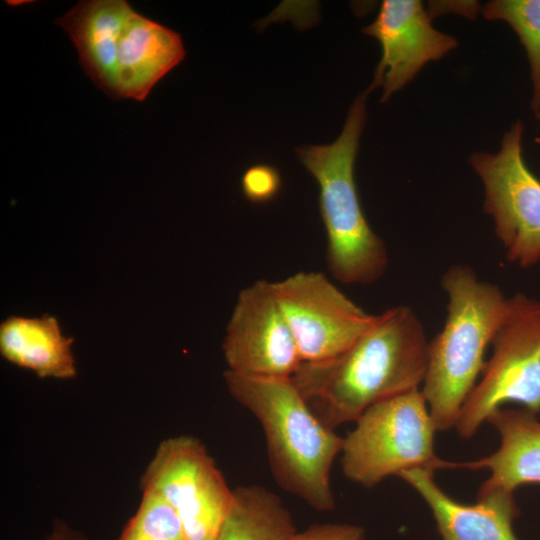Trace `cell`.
<instances>
[{
  "label": "cell",
  "mask_w": 540,
  "mask_h": 540,
  "mask_svg": "<svg viewBox=\"0 0 540 540\" xmlns=\"http://www.w3.org/2000/svg\"><path fill=\"white\" fill-rule=\"evenodd\" d=\"M132 10L124 0L80 1L55 20L73 42L86 75L111 97L115 43Z\"/></svg>",
  "instance_id": "cell-15"
},
{
  "label": "cell",
  "mask_w": 540,
  "mask_h": 540,
  "mask_svg": "<svg viewBox=\"0 0 540 540\" xmlns=\"http://www.w3.org/2000/svg\"><path fill=\"white\" fill-rule=\"evenodd\" d=\"M519 120L505 132L497 153L476 152L470 164L484 186V211L494 222L509 262H540V179L524 161Z\"/></svg>",
  "instance_id": "cell-7"
},
{
  "label": "cell",
  "mask_w": 540,
  "mask_h": 540,
  "mask_svg": "<svg viewBox=\"0 0 540 540\" xmlns=\"http://www.w3.org/2000/svg\"><path fill=\"white\" fill-rule=\"evenodd\" d=\"M303 362L335 357L373 323L364 311L323 273L300 271L271 282Z\"/></svg>",
  "instance_id": "cell-9"
},
{
  "label": "cell",
  "mask_w": 540,
  "mask_h": 540,
  "mask_svg": "<svg viewBox=\"0 0 540 540\" xmlns=\"http://www.w3.org/2000/svg\"><path fill=\"white\" fill-rule=\"evenodd\" d=\"M428 347L424 326L408 306L376 315L341 354L302 362L291 377L313 414L329 429L356 421L372 405L419 389Z\"/></svg>",
  "instance_id": "cell-1"
},
{
  "label": "cell",
  "mask_w": 540,
  "mask_h": 540,
  "mask_svg": "<svg viewBox=\"0 0 540 540\" xmlns=\"http://www.w3.org/2000/svg\"><path fill=\"white\" fill-rule=\"evenodd\" d=\"M52 316H11L0 326V351L9 362L39 377L69 379L76 375L71 345Z\"/></svg>",
  "instance_id": "cell-16"
},
{
  "label": "cell",
  "mask_w": 540,
  "mask_h": 540,
  "mask_svg": "<svg viewBox=\"0 0 540 540\" xmlns=\"http://www.w3.org/2000/svg\"><path fill=\"white\" fill-rule=\"evenodd\" d=\"M363 528L350 524L315 525L301 533H295L290 540H363Z\"/></svg>",
  "instance_id": "cell-21"
},
{
  "label": "cell",
  "mask_w": 540,
  "mask_h": 540,
  "mask_svg": "<svg viewBox=\"0 0 540 540\" xmlns=\"http://www.w3.org/2000/svg\"><path fill=\"white\" fill-rule=\"evenodd\" d=\"M180 516L188 540H215L233 502V489L202 442L190 435L163 440L141 480Z\"/></svg>",
  "instance_id": "cell-8"
},
{
  "label": "cell",
  "mask_w": 540,
  "mask_h": 540,
  "mask_svg": "<svg viewBox=\"0 0 540 540\" xmlns=\"http://www.w3.org/2000/svg\"><path fill=\"white\" fill-rule=\"evenodd\" d=\"M441 285L448 297L447 315L429 342L421 392L437 431H446L455 427L482 373L485 351L504 318L508 298L463 264L448 268Z\"/></svg>",
  "instance_id": "cell-3"
},
{
  "label": "cell",
  "mask_w": 540,
  "mask_h": 540,
  "mask_svg": "<svg viewBox=\"0 0 540 540\" xmlns=\"http://www.w3.org/2000/svg\"><path fill=\"white\" fill-rule=\"evenodd\" d=\"M232 372L291 378L302 364L271 282L257 280L238 294L222 344Z\"/></svg>",
  "instance_id": "cell-10"
},
{
  "label": "cell",
  "mask_w": 540,
  "mask_h": 540,
  "mask_svg": "<svg viewBox=\"0 0 540 540\" xmlns=\"http://www.w3.org/2000/svg\"><path fill=\"white\" fill-rule=\"evenodd\" d=\"M481 13L485 19L505 21L518 35L530 66L535 110L540 101V0H493Z\"/></svg>",
  "instance_id": "cell-18"
},
{
  "label": "cell",
  "mask_w": 540,
  "mask_h": 540,
  "mask_svg": "<svg viewBox=\"0 0 540 540\" xmlns=\"http://www.w3.org/2000/svg\"><path fill=\"white\" fill-rule=\"evenodd\" d=\"M368 93L355 99L334 142L295 150L318 184L326 263L331 275L344 284L370 285L383 276L389 262L385 242L365 217L354 178Z\"/></svg>",
  "instance_id": "cell-4"
},
{
  "label": "cell",
  "mask_w": 540,
  "mask_h": 540,
  "mask_svg": "<svg viewBox=\"0 0 540 540\" xmlns=\"http://www.w3.org/2000/svg\"><path fill=\"white\" fill-rule=\"evenodd\" d=\"M500 435L499 448L487 457L453 467L487 468L482 490L514 492L523 484L540 483V421L527 409L499 408L488 418Z\"/></svg>",
  "instance_id": "cell-14"
},
{
  "label": "cell",
  "mask_w": 540,
  "mask_h": 540,
  "mask_svg": "<svg viewBox=\"0 0 540 540\" xmlns=\"http://www.w3.org/2000/svg\"><path fill=\"white\" fill-rule=\"evenodd\" d=\"M119 540H188L176 510L160 495L143 490L140 505Z\"/></svg>",
  "instance_id": "cell-19"
},
{
  "label": "cell",
  "mask_w": 540,
  "mask_h": 540,
  "mask_svg": "<svg viewBox=\"0 0 540 540\" xmlns=\"http://www.w3.org/2000/svg\"><path fill=\"white\" fill-rule=\"evenodd\" d=\"M381 46L370 87H381V102L408 84L430 61L458 46L456 38L436 30L419 0H384L375 20L363 28Z\"/></svg>",
  "instance_id": "cell-11"
},
{
  "label": "cell",
  "mask_w": 540,
  "mask_h": 540,
  "mask_svg": "<svg viewBox=\"0 0 540 540\" xmlns=\"http://www.w3.org/2000/svg\"><path fill=\"white\" fill-rule=\"evenodd\" d=\"M230 395L260 422L279 486L321 512L334 508L330 471L344 438L313 414L291 378L226 370Z\"/></svg>",
  "instance_id": "cell-2"
},
{
  "label": "cell",
  "mask_w": 540,
  "mask_h": 540,
  "mask_svg": "<svg viewBox=\"0 0 540 540\" xmlns=\"http://www.w3.org/2000/svg\"><path fill=\"white\" fill-rule=\"evenodd\" d=\"M491 345V357L455 425L465 439L506 403L540 411V300L522 293L508 298Z\"/></svg>",
  "instance_id": "cell-6"
},
{
  "label": "cell",
  "mask_w": 540,
  "mask_h": 540,
  "mask_svg": "<svg viewBox=\"0 0 540 540\" xmlns=\"http://www.w3.org/2000/svg\"><path fill=\"white\" fill-rule=\"evenodd\" d=\"M398 476L424 499L442 540H519L513 530L519 515L513 492L479 489L477 501L465 504L446 494L431 470L415 468Z\"/></svg>",
  "instance_id": "cell-12"
},
{
  "label": "cell",
  "mask_w": 540,
  "mask_h": 540,
  "mask_svg": "<svg viewBox=\"0 0 540 540\" xmlns=\"http://www.w3.org/2000/svg\"><path fill=\"white\" fill-rule=\"evenodd\" d=\"M292 517L273 492L258 485L233 489L231 508L215 540H290Z\"/></svg>",
  "instance_id": "cell-17"
},
{
  "label": "cell",
  "mask_w": 540,
  "mask_h": 540,
  "mask_svg": "<svg viewBox=\"0 0 540 540\" xmlns=\"http://www.w3.org/2000/svg\"><path fill=\"white\" fill-rule=\"evenodd\" d=\"M47 540H86V538L70 528L65 522L56 520Z\"/></svg>",
  "instance_id": "cell-22"
},
{
  "label": "cell",
  "mask_w": 540,
  "mask_h": 540,
  "mask_svg": "<svg viewBox=\"0 0 540 540\" xmlns=\"http://www.w3.org/2000/svg\"><path fill=\"white\" fill-rule=\"evenodd\" d=\"M437 431L421 390L378 402L356 420L341 451L345 476L371 488L391 475L451 467L434 451Z\"/></svg>",
  "instance_id": "cell-5"
},
{
  "label": "cell",
  "mask_w": 540,
  "mask_h": 540,
  "mask_svg": "<svg viewBox=\"0 0 540 540\" xmlns=\"http://www.w3.org/2000/svg\"><path fill=\"white\" fill-rule=\"evenodd\" d=\"M281 186V175L270 164H254L245 170L241 178L242 192L254 204L272 201L279 194Z\"/></svg>",
  "instance_id": "cell-20"
},
{
  "label": "cell",
  "mask_w": 540,
  "mask_h": 540,
  "mask_svg": "<svg viewBox=\"0 0 540 540\" xmlns=\"http://www.w3.org/2000/svg\"><path fill=\"white\" fill-rule=\"evenodd\" d=\"M534 112H535V116L538 119L539 124H540V101H539L536 109L534 110ZM535 140H536V142L540 143V138H536Z\"/></svg>",
  "instance_id": "cell-23"
},
{
  "label": "cell",
  "mask_w": 540,
  "mask_h": 540,
  "mask_svg": "<svg viewBox=\"0 0 540 540\" xmlns=\"http://www.w3.org/2000/svg\"><path fill=\"white\" fill-rule=\"evenodd\" d=\"M184 58L179 33L133 9L115 43L112 98L144 101L153 86Z\"/></svg>",
  "instance_id": "cell-13"
}]
</instances>
